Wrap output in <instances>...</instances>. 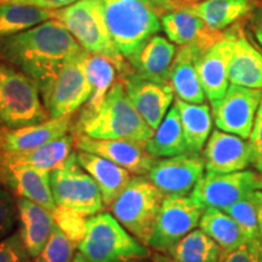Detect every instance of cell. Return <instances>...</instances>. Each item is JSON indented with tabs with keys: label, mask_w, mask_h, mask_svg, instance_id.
<instances>
[{
	"label": "cell",
	"mask_w": 262,
	"mask_h": 262,
	"mask_svg": "<svg viewBox=\"0 0 262 262\" xmlns=\"http://www.w3.org/2000/svg\"><path fill=\"white\" fill-rule=\"evenodd\" d=\"M37 81L0 60V126L21 127L50 119Z\"/></svg>",
	"instance_id": "6"
},
{
	"label": "cell",
	"mask_w": 262,
	"mask_h": 262,
	"mask_svg": "<svg viewBox=\"0 0 262 262\" xmlns=\"http://www.w3.org/2000/svg\"><path fill=\"white\" fill-rule=\"evenodd\" d=\"M56 11L24 4H0V39L55 18Z\"/></svg>",
	"instance_id": "32"
},
{
	"label": "cell",
	"mask_w": 262,
	"mask_h": 262,
	"mask_svg": "<svg viewBox=\"0 0 262 262\" xmlns=\"http://www.w3.org/2000/svg\"><path fill=\"white\" fill-rule=\"evenodd\" d=\"M175 45L162 35H153L130 62L134 72L148 79L170 83V72L176 56Z\"/></svg>",
	"instance_id": "25"
},
{
	"label": "cell",
	"mask_w": 262,
	"mask_h": 262,
	"mask_svg": "<svg viewBox=\"0 0 262 262\" xmlns=\"http://www.w3.org/2000/svg\"><path fill=\"white\" fill-rule=\"evenodd\" d=\"M173 104L179 111L188 152L201 155L212 130L210 107L204 102L189 103L178 97Z\"/></svg>",
	"instance_id": "28"
},
{
	"label": "cell",
	"mask_w": 262,
	"mask_h": 262,
	"mask_svg": "<svg viewBox=\"0 0 262 262\" xmlns=\"http://www.w3.org/2000/svg\"><path fill=\"white\" fill-rule=\"evenodd\" d=\"M17 206L9 189L0 188V241L14 231Z\"/></svg>",
	"instance_id": "38"
},
{
	"label": "cell",
	"mask_w": 262,
	"mask_h": 262,
	"mask_svg": "<svg viewBox=\"0 0 262 262\" xmlns=\"http://www.w3.org/2000/svg\"><path fill=\"white\" fill-rule=\"evenodd\" d=\"M205 171L203 156L186 152L156 159L147 173L149 180L164 195H187L193 191Z\"/></svg>",
	"instance_id": "13"
},
{
	"label": "cell",
	"mask_w": 262,
	"mask_h": 262,
	"mask_svg": "<svg viewBox=\"0 0 262 262\" xmlns=\"http://www.w3.org/2000/svg\"><path fill=\"white\" fill-rule=\"evenodd\" d=\"M74 135L72 133L44 145L24 152L0 153V162L5 164H19L31 165L34 168L52 170L60 168L66 160L73 153Z\"/></svg>",
	"instance_id": "27"
},
{
	"label": "cell",
	"mask_w": 262,
	"mask_h": 262,
	"mask_svg": "<svg viewBox=\"0 0 262 262\" xmlns=\"http://www.w3.org/2000/svg\"><path fill=\"white\" fill-rule=\"evenodd\" d=\"M222 262H262V241L245 242L222 258Z\"/></svg>",
	"instance_id": "40"
},
{
	"label": "cell",
	"mask_w": 262,
	"mask_h": 262,
	"mask_svg": "<svg viewBox=\"0 0 262 262\" xmlns=\"http://www.w3.org/2000/svg\"><path fill=\"white\" fill-rule=\"evenodd\" d=\"M162 27L169 40L180 47L196 41L216 42L224 37V32H214L206 27L204 21L193 14L186 3L162 16Z\"/></svg>",
	"instance_id": "24"
},
{
	"label": "cell",
	"mask_w": 262,
	"mask_h": 262,
	"mask_svg": "<svg viewBox=\"0 0 262 262\" xmlns=\"http://www.w3.org/2000/svg\"><path fill=\"white\" fill-rule=\"evenodd\" d=\"M202 153L206 172L242 171L251 165L249 141L220 129L211 131Z\"/></svg>",
	"instance_id": "16"
},
{
	"label": "cell",
	"mask_w": 262,
	"mask_h": 262,
	"mask_svg": "<svg viewBox=\"0 0 262 262\" xmlns=\"http://www.w3.org/2000/svg\"><path fill=\"white\" fill-rule=\"evenodd\" d=\"M166 254L178 262H222V250L204 231L193 229Z\"/></svg>",
	"instance_id": "31"
},
{
	"label": "cell",
	"mask_w": 262,
	"mask_h": 262,
	"mask_svg": "<svg viewBox=\"0 0 262 262\" xmlns=\"http://www.w3.org/2000/svg\"><path fill=\"white\" fill-rule=\"evenodd\" d=\"M0 262H32L18 231L0 241Z\"/></svg>",
	"instance_id": "37"
},
{
	"label": "cell",
	"mask_w": 262,
	"mask_h": 262,
	"mask_svg": "<svg viewBox=\"0 0 262 262\" xmlns=\"http://www.w3.org/2000/svg\"><path fill=\"white\" fill-rule=\"evenodd\" d=\"M133 262H149L148 258H146V260H136V261H133Z\"/></svg>",
	"instance_id": "50"
},
{
	"label": "cell",
	"mask_w": 262,
	"mask_h": 262,
	"mask_svg": "<svg viewBox=\"0 0 262 262\" xmlns=\"http://www.w3.org/2000/svg\"><path fill=\"white\" fill-rule=\"evenodd\" d=\"M75 149L103 157L135 175H147L156 158L147 153L145 145L127 140L94 139L84 134H73Z\"/></svg>",
	"instance_id": "15"
},
{
	"label": "cell",
	"mask_w": 262,
	"mask_h": 262,
	"mask_svg": "<svg viewBox=\"0 0 262 262\" xmlns=\"http://www.w3.org/2000/svg\"><path fill=\"white\" fill-rule=\"evenodd\" d=\"M86 56L88 51L80 52L40 88L50 118L72 116L90 98L93 88L86 74Z\"/></svg>",
	"instance_id": "8"
},
{
	"label": "cell",
	"mask_w": 262,
	"mask_h": 262,
	"mask_svg": "<svg viewBox=\"0 0 262 262\" xmlns=\"http://www.w3.org/2000/svg\"><path fill=\"white\" fill-rule=\"evenodd\" d=\"M250 27L256 41L262 47V6L255 10L251 15Z\"/></svg>",
	"instance_id": "42"
},
{
	"label": "cell",
	"mask_w": 262,
	"mask_h": 262,
	"mask_svg": "<svg viewBox=\"0 0 262 262\" xmlns=\"http://www.w3.org/2000/svg\"><path fill=\"white\" fill-rule=\"evenodd\" d=\"M2 186H4V183H3V175H2V169H0V188H2Z\"/></svg>",
	"instance_id": "47"
},
{
	"label": "cell",
	"mask_w": 262,
	"mask_h": 262,
	"mask_svg": "<svg viewBox=\"0 0 262 262\" xmlns=\"http://www.w3.org/2000/svg\"><path fill=\"white\" fill-rule=\"evenodd\" d=\"M257 0H203L186 6L204 21L210 31L222 32L255 11Z\"/></svg>",
	"instance_id": "26"
},
{
	"label": "cell",
	"mask_w": 262,
	"mask_h": 262,
	"mask_svg": "<svg viewBox=\"0 0 262 262\" xmlns=\"http://www.w3.org/2000/svg\"><path fill=\"white\" fill-rule=\"evenodd\" d=\"M71 262H90L89 260H88L86 257L84 256L83 254L80 253L79 250L77 251V253H75V255H74V257H73V260H72Z\"/></svg>",
	"instance_id": "46"
},
{
	"label": "cell",
	"mask_w": 262,
	"mask_h": 262,
	"mask_svg": "<svg viewBox=\"0 0 262 262\" xmlns=\"http://www.w3.org/2000/svg\"><path fill=\"white\" fill-rule=\"evenodd\" d=\"M183 3H198L199 0H182Z\"/></svg>",
	"instance_id": "49"
},
{
	"label": "cell",
	"mask_w": 262,
	"mask_h": 262,
	"mask_svg": "<svg viewBox=\"0 0 262 262\" xmlns=\"http://www.w3.org/2000/svg\"><path fill=\"white\" fill-rule=\"evenodd\" d=\"M158 10H164V11H171L178 6L183 4L182 0H152Z\"/></svg>",
	"instance_id": "44"
},
{
	"label": "cell",
	"mask_w": 262,
	"mask_h": 262,
	"mask_svg": "<svg viewBox=\"0 0 262 262\" xmlns=\"http://www.w3.org/2000/svg\"><path fill=\"white\" fill-rule=\"evenodd\" d=\"M199 227L220 245L224 257L247 242L237 222L221 209L206 208L199 221Z\"/></svg>",
	"instance_id": "30"
},
{
	"label": "cell",
	"mask_w": 262,
	"mask_h": 262,
	"mask_svg": "<svg viewBox=\"0 0 262 262\" xmlns=\"http://www.w3.org/2000/svg\"><path fill=\"white\" fill-rule=\"evenodd\" d=\"M261 100V89L231 84L224 97L210 102L216 127L248 140Z\"/></svg>",
	"instance_id": "11"
},
{
	"label": "cell",
	"mask_w": 262,
	"mask_h": 262,
	"mask_svg": "<svg viewBox=\"0 0 262 262\" xmlns=\"http://www.w3.org/2000/svg\"><path fill=\"white\" fill-rule=\"evenodd\" d=\"M204 210V206L192 195L165 196L147 247L153 251L166 254L179 241L199 226Z\"/></svg>",
	"instance_id": "10"
},
{
	"label": "cell",
	"mask_w": 262,
	"mask_h": 262,
	"mask_svg": "<svg viewBox=\"0 0 262 262\" xmlns=\"http://www.w3.org/2000/svg\"><path fill=\"white\" fill-rule=\"evenodd\" d=\"M108 31L129 62L160 31L159 10L152 0H102Z\"/></svg>",
	"instance_id": "3"
},
{
	"label": "cell",
	"mask_w": 262,
	"mask_h": 262,
	"mask_svg": "<svg viewBox=\"0 0 262 262\" xmlns=\"http://www.w3.org/2000/svg\"><path fill=\"white\" fill-rule=\"evenodd\" d=\"M77 159L81 168L96 182L104 206H110L116 201L133 178L129 170L94 153L77 149Z\"/></svg>",
	"instance_id": "23"
},
{
	"label": "cell",
	"mask_w": 262,
	"mask_h": 262,
	"mask_svg": "<svg viewBox=\"0 0 262 262\" xmlns=\"http://www.w3.org/2000/svg\"><path fill=\"white\" fill-rule=\"evenodd\" d=\"M16 206L19 221L18 233L33 260L48 243L56 222L52 212L26 198L17 196Z\"/></svg>",
	"instance_id": "22"
},
{
	"label": "cell",
	"mask_w": 262,
	"mask_h": 262,
	"mask_svg": "<svg viewBox=\"0 0 262 262\" xmlns=\"http://www.w3.org/2000/svg\"><path fill=\"white\" fill-rule=\"evenodd\" d=\"M72 134H84L94 139L127 140L146 142L155 134L131 102L122 80L116 81L103 102L93 112L80 111L73 119Z\"/></svg>",
	"instance_id": "2"
},
{
	"label": "cell",
	"mask_w": 262,
	"mask_h": 262,
	"mask_svg": "<svg viewBox=\"0 0 262 262\" xmlns=\"http://www.w3.org/2000/svg\"><path fill=\"white\" fill-rule=\"evenodd\" d=\"M150 262H178L170 256L169 254L164 253H158V251H155V253L150 254Z\"/></svg>",
	"instance_id": "45"
},
{
	"label": "cell",
	"mask_w": 262,
	"mask_h": 262,
	"mask_svg": "<svg viewBox=\"0 0 262 262\" xmlns=\"http://www.w3.org/2000/svg\"><path fill=\"white\" fill-rule=\"evenodd\" d=\"M224 211L227 212L237 222L239 228L242 229V232L245 235L247 242L251 243V242L261 241L260 231H258L256 206H255L253 199H251V194L248 198L242 199L235 204L226 208Z\"/></svg>",
	"instance_id": "35"
},
{
	"label": "cell",
	"mask_w": 262,
	"mask_h": 262,
	"mask_svg": "<svg viewBox=\"0 0 262 262\" xmlns=\"http://www.w3.org/2000/svg\"><path fill=\"white\" fill-rule=\"evenodd\" d=\"M55 18L66 26L85 51L111 58L120 78L134 71L111 37L102 0H78L74 4L57 10Z\"/></svg>",
	"instance_id": "5"
},
{
	"label": "cell",
	"mask_w": 262,
	"mask_h": 262,
	"mask_svg": "<svg viewBox=\"0 0 262 262\" xmlns=\"http://www.w3.org/2000/svg\"><path fill=\"white\" fill-rule=\"evenodd\" d=\"M233 40L228 31L211 47L205 49L196 60V71L208 100L216 101L225 96L229 86L228 63Z\"/></svg>",
	"instance_id": "19"
},
{
	"label": "cell",
	"mask_w": 262,
	"mask_h": 262,
	"mask_svg": "<svg viewBox=\"0 0 262 262\" xmlns=\"http://www.w3.org/2000/svg\"><path fill=\"white\" fill-rule=\"evenodd\" d=\"M117 67L114 62L103 55H96L88 52L86 56V74L93 88V93L88 102L80 111L93 112L103 102L104 97L116 83Z\"/></svg>",
	"instance_id": "33"
},
{
	"label": "cell",
	"mask_w": 262,
	"mask_h": 262,
	"mask_svg": "<svg viewBox=\"0 0 262 262\" xmlns=\"http://www.w3.org/2000/svg\"><path fill=\"white\" fill-rule=\"evenodd\" d=\"M55 222L72 241L79 244L81 239L86 233V220L83 215L73 210L57 206L56 210L52 212Z\"/></svg>",
	"instance_id": "36"
},
{
	"label": "cell",
	"mask_w": 262,
	"mask_h": 262,
	"mask_svg": "<svg viewBox=\"0 0 262 262\" xmlns=\"http://www.w3.org/2000/svg\"><path fill=\"white\" fill-rule=\"evenodd\" d=\"M72 116L50 118L45 122L21 127L0 126V153L24 152L44 145L72 131Z\"/></svg>",
	"instance_id": "18"
},
{
	"label": "cell",
	"mask_w": 262,
	"mask_h": 262,
	"mask_svg": "<svg viewBox=\"0 0 262 262\" xmlns=\"http://www.w3.org/2000/svg\"><path fill=\"white\" fill-rule=\"evenodd\" d=\"M77 249L78 244L55 225L48 243L32 262H71Z\"/></svg>",
	"instance_id": "34"
},
{
	"label": "cell",
	"mask_w": 262,
	"mask_h": 262,
	"mask_svg": "<svg viewBox=\"0 0 262 262\" xmlns=\"http://www.w3.org/2000/svg\"><path fill=\"white\" fill-rule=\"evenodd\" d=\"M50 183L54 201L60 208L70 209L83 216H93L103 210L100 188L78 163L77 150H73L60 168L52 170Z\"/></svg>",
	"instance_id": "9"
},
{
	"label": "cell",
	"mask_w": 262,
	"mask_h": 262,
	"mask_svg": "<svg viewBox=\"0 0 262 262\" xmlns=\"http://www.w3.org/2000/svg\"><path fill=\"white\" fill-rule=\"evenodd\" d=\"M258 189L262 191V176H260V180H258Z\"/></svg>",
	"instance_id": "48"
},
{
	"label": "cell",
	"mask_w": 262,
	"mask_h": 262,
	"mask_svg": "<svg viewBox=\"0 0 262 262\" xmlns=\"http://www.w3.org/2000/svg\"><path fill=\"white\" fill-rule=\"evenodd\" d=\"M233 49L228 63V80L231 84L262 90V54L249 41L241 25L228 29Z\"/></svg>",
	"instance_id": "21"
},
{
	"label": "cell",
	"mask_w": 262,
	"mask_h": 262,
	"mask_svg": "<svg viewBox=\"0 0 262 262\" xmlns=\"http://www.w3.org/2000/svg\"><path fill=\"white\" fill-rule=\"evenodd\" d=\"M212 44L215 42H192L182 45L176 52L170 72V84L180 100L189 103L204 102L206 96L196 71V60Z\"/></svg>",
	"instance_id": "20"
},
{
	"label": "cell",
	"mask_w": 262,
	"mask_h": 262,
	"mask_svg": "<svg viewBox=\"0 0 262 262\" xmlns=\"http://www.w3.org/2000/svg\"><path fill=\"white\" fill-rule=\"evenodd\" d=\"M78 0H0V4H24L37 8L56 10L74 4Z\"/></svg>",
	"instance_id": "41"
},
{
	"label": "cell",
	"mask_w": 262,
	"mask_h": 262,
	"mask_svg": "<svg viewBox=\"0 0 262 262\" xmlns=\"http://www.w3.org/2000/svg\"><path fill=\"white\" fill-rule=\"evenodd\" d=\"M78 250L90 262H133L146 260L152 254L145 243L107 211L88 219L86 233Z\"/></svg>",
	"instance_id": "4"
},
{
	"label": "cell",
	"mask_w": 262,
	"mask_h": 262,
	"mask_svg": "<svg viewBox=\"0 0 262 262\" xmlns=\"http://www.w3.org/2000/svg\"><path fill=\"white\" fill-rule=\"evenodd\" d=\"M84 49L56 18L0 39V60L45 85Z\"/></svg>",
	"instance_id": "1"
},
{
	"label": "cell",
	"mask_w": 262,
	"mask_h": 262,
	"mask_svg": "<svg viewBox=\"0 0 262 262\" xmlns=\"http://www.w3.org/2000/svg\"><path fill=\"white\" fill-rule=\"evenodd\" d=\"M3 183L9 191L21 198H26L50 212L56 210L57 205L54 201L51 191V171L34 168L31 165L5 164L0 162Z\"/></svg>",
	"instance_id": "17"
},
{
	"label": "cell",
	"mask_w": 262,
	"mask_h": 262,
	"mask_svg": "<svg viewBox=\"0 0 262 262\" xmlns=\"http://www.w3.org/2000/svg\"><path fill=\"white\" fill-rule=\"evenodd\" d=\"M248 141L251 150V165L262 175V100Z\"/></svg>",
	"instance_id": "39"
},
{
	"label": "cell",
	"mask_w": 262,
	"mask_h": 262,
	"mask_svg": "<svg viewBox=\"0 0 262 262\" xmlns=\"http://www.w3.org/2000/svg\"><path fill=\"white\" fill-rule=\"evenodd\" d=\"M165 195L145 178L133 176L111 204V214L139 241L148 244Z\"/></svg>",
	"instance_id": "7"
},
{
	"label": "cell",
	"mask_w": 262,
	"mask_h": 262,
	"mask_svg": "<svg viewBox=\"0 0 262 262\" xmlns=\"http://www.w3.org/2000/svg\"><path fill=\"white\" fill-rule=\"evenodd\" d=\"M251 199H253L257 211V221H258V231H260V237L262 241V191L256 189L251 193Z\"/></svg>",
	"instance_id": "43"
},
{
	"label": "cell",
	"mask_w": 262,
	"mask_h": 262,
	"mask_svg": "<svg viewBox=\"0 0 262 262\" xmlns=\"http://www.w3.org/2000/svg\"><path fill=\"white\" fill-rule=\"evenodd\" d=\"M261 173L242 170L228 173L206 172L192 191V196L204 208L225 210L258 189Z\"/></svg>",
	"instance_id": "12"
},
{
	"label": "cell",
	"mask_w": 262,
	"mask_h": 262,
	"mask_svg": "<svg viewBox=\"0 0 262 262\" xmlns=\"http://www.w3.org/2000/svg\"><path fill=\"white\" fill-rule=\"evenodd\" d=\"M127 96L153 130L158 129L173 101V89L170 83L148 79L131 71L120 78Z\"/></svg>",
	"instance_id": "14"
},
{
	"label": "cell",
	"mask_w": 262,
	"mask_h": 262,
	"mask_svg": "<svg viewBox=\"0 0 262 262\" xmlns=\"http://www.w3.org/2000/svg\"><path fill=\"white\" fill-rule=\"evenodd\" d=\"M145 149L156 159L168 158L188 152L181 119L175 104L168 111L158 129L155 130V134L147 141Z\"/></svg>",
	"instance_id": "29"
}]
</instances>
